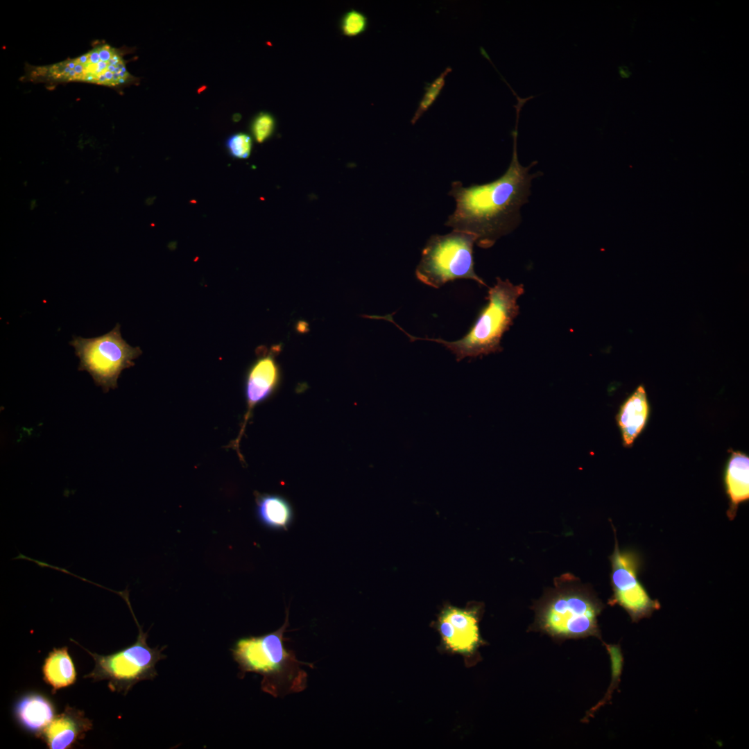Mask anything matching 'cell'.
<instances>
[{
  "mask_svg": "<svg viewBox=\"0 0 749 749\" xmlns=\"http://www.w3.org/2000/svg\"><path fill=\"white\" fill-rule=\"evenodd\" d=\"M513 135L512 160L506 171L498 179L483 184L463 186L454 181L449 195L456 201V209L445 225L454 230L472 234L476 243L482 248L492 247L501 236L513 231L521 222L520 209L528 202L531 181L540 172L530 173L528 166L519 162L517 151V111Z\"/></svg>",
  "mask_w": 749,
  "mask_h": 749,
  "instance_id": "obj_1",
  "label": "cell"
},
{
  "mask_svg": "<svg viewBox=\"0 0 749 749\" xmlns=\"http://www.w3.org/2000/svg\"><path fill=\"white\" fill-rule=\"evenodd\" d=\"M289 626V609L283 625L277 630L260 636L239 639L230 649L238 664L239 677L247 673L262 676L261 690L275 698L299 693L307 687V673L302 667L312 664L300 661L294 651L285 646L284 632Z\"/></svg>",
  "mask_w": 749,
  "mask_h": 749,
  "instance_id": "obj_2",
  "label": "cell"
},
{
  "mask_svg": "<svg viewBox=\"0 0 749 749\" xmlns=\"http://www.w3.org/2000/svg\"><path fill=\"white\" fill-rule=\"evenodd\" d=\"M603 607L588 585L571 574H563L535 603L532 628L558 640L590 636L600 639L598 617Z\"/></svg>",
  "mask_w": 749,
  "mask_h": 749,
  "instance_id": "obj_3",
  "label": "cell"
},
{
  "mask_svg": "<svg viewBox=\"0 0 749 749\" xmlns=\"http://www.w3.org/2000/svg\"><path fill=\"white\" fill-rule=\"evenodd\" d=\"M524 285L514 284L508 279L497 277L494 285L488 291V303L481 309L469 332L462 338L454 341L442 338H420L411 335L394 320V323L410 339L429 341L442 345L451 351L457 361L466 357H477L502 350L501 340L517 316L519 298L524 293Z\"/></svg>",
  "mask_w": 749,
  "mask_h": 749,
  "instance_id": "obj_4",
  "label": "cell"
},
{
  "mask_svg": "<svg viewBox=\"0 0 749 749\" xmlns=\"http://www.w3.org/2000/svg\"><path fill=\"white\" fill-rule=\"evenodd\" d=\"M125 53L105 42L73 58L42 66L26 65L25 80L55 85L81 82L121 89L136 84L137 78L128 70Z\"/></svg>",
  "mask_w": 749,
  "mask_h": 749,
  "instance_id": "obj_5",
  "label": "cell"
},
{
  "mask_svg": "<svg viewBox=\"0 0 749 749\" xmlns=\"http://www.w3.org/2000/svg\"><path fill=\"white\" fill-rule=\"evenodd\" d=\"M120 592L138 628L137 640L132 645L112 654L101 655L92 653L76 641L71 640L87 651L94 660L93 670L85 675V678H91L93 681L107 680L111 691L126 695L138 682L153 680L157 675L155 665L166 655L162 653L166 646L150 648L148 645V632L143 631L142 626L136 619L129 601L128 591Z\"/></svg>",
  "mask_w": 749,
  "mask_h": 749,
  "instance_id": "obj_6",
  "label": "cell"
},
{
  "mask_svg": "<svg viewBox=\"0 0 749 749\" xmlns=\"http://www.w3.org/2000/svg\"><path fill=\"white\" fill-rule=\"evenodd\" d=\"M475 237L467 232L454 230L444 235L431 236L424 247L415 276L422 283L439 289L458 279H472L486 286L474 271L473 246Z\"/></svg>",
  "mask_w": 749,
  "mask_h": 749,
  "instance_id": "obj_7",
  "label": "cell"
},
{
  "mask_svg": "<svg viewBox=\"0 0 749 749\" xmlns=\"http://www.w3.org/2000/svg\"><path fill=\"white\" fill-rule=\"evenodd\" d=\"M120 329V324L117 323L103 335L94 338L74 336L69 342L80 359L78 370L87 372L105 393L117 388L122 371L132 367L133 360L142 354L139 347H132L122 338Z\"/></svg>",
  "mask_w": 749,
  "mask_h": 749,
  "instance_id": "obj_8",
  "label": "cell"
},
{
  "mask_svg": "<svg viewBox=\"0 0 749 749\" xmlns=\"http://www.w3.org/2000/svg\"><path fill=\"white\" fill-rule=\"evenodd\" d=\"M614 531L615 545L610 557L611 562V585L612 595L608 603L621 607L630 616L632 622H638L644 618L650 617L654 611L660 608L657 600L652 599L637 578L641 560L639 555L631 550L621 551Z\"/></svg>",
  "mask_w": 749,
  "mask_h": 749,
  "instance_id": "obj_9",
  "label": "cell"
},
{
  "mask_svg": "<svg viewBox=\"0 0 749 749\" xmlns=\"http://www.w3.org/2000/svg\"><path fill=\"white\" fill-rule=\"evenodd\" d=\"M481 613L479 605L442 608L436 626L445 651L460 655L467 662L477 657L479 648L484 644L479 630Z\"/></svg>",
  "mask_w": 749,
  "mask_h": 749,
  "instance_id": "obj_10",
  "label": "cell"
},
{
  "mask_svg": "<svg viewBox=\"0 0 749 749\" xmlns=\"http://www.w3.org/2000/svg\"><path fill=\"white\" fill-rule=\"evenodd\" d=\"M275 356V353L272 351L268 354L259 356L250 367L246 375V411L238 436L228 446L237 451L241 460H243V457L239 451V443L252 411L257 405L275 393L280 381V370Z\"/></svg>",
  "mask_w": 749,
  "mask_h": 749,
  "instance_id": "obj_11",
  "label": "cell"
},
{
  "mask_svg": "<svg viewBox=\"0 0 749 749\" xmlns=\"http://www.w3.org/2000/svg\"><path fill=\"white\" fill-rule=\"evenodd\" d=\"M92 728V721L85 713L76 708L66 706L64 710L55 715L51 722L38 736L51 749H67L83 739Z\"/></svg>",
  "mask_w": 749,
  "mask_h": 749,
  "instance_id": "obj_12",
  "label": "cell"
},
{
  "mask_svg": "<svg viewBox=\"0 0 749 749\" xmlns=\"http://www.w3.org/2000/svg\"><path fill=\"white\" fill-rule=\"evenodd\" d=\"M648 413L646 393L644 388L639 386L621 405L617 414V420L624 446L632 445L644 429Z\"/></svg>",
  "mask_w": 749,
  "mask_h": 749,
  "instance_id": "obj_13",
  "label": "cell"
},
{
  "mask_svg": "<svg viewBox=\"0 0 749 749\" xmlns=\"http://www.w3.org/2000/svg\"><path fill=\"white\" fill-rule=\"evenodd\" d=\"M19 724L38 737L55 717L52 703L42 695L31 693L21 697L15 706Z\"/></svg>",
  "mask_w": 749,
  "mask_h": 749,
  "instance_id": "obj_14",
  "label": "cell"
},
{
  "mask_svg": "<svg viewBox=\"0 0 749 749\" xmlns=\"http://www.w3.org/2000/svg\"><path fill=\"white\" fill-rule=\"evenodd\" d=\"M725 483L730 503L728 510L730 519L735 517L738 506L749 497V458L740 451L732 453L728 461Z\"/></svg>",
  "mask_w": 749,
  "mask_h": 749,
  "instance_id": "obj_15",
  "label": "cell"
},
{
  "mask_svg": "<svg viewBox=\"0 0 749 749\" xmlns=\"http://www.w3.org/2000/svg\"><path fill=\"white\" fill-rule=\"evenodd\" d=\"M256 513L260 522L266 527L286 530L293 519L289 501L278 494L255 492Z\"/></svg>",
  "mask_w": 749,
  "mask_h": 749,
  "instance_id": "obj_16",
  "label": "cell"
},
{
  "mask_svg": "<svg viewBox=\"0 0 749 749\" xmlns=\"http://www.w3.org/2000/svg\"><path fill=\"white\" fill-rule=\"evenodd\" d=\"M44 681L52 687V694L76 682V672L67 647L54 648L42 666Z\"/></svg>",
  "mask_w": 749,
  "mask_h": 749,
  "instance_id": "obj_17",
  "label": "cell"
},
{
  "mask_svg": "<svg viewBox=\"0 0 749 749\" xmlns=\"http://www.w3.org/2000/svg\"><path fill=\"white\" fill-rule=\"evenodd\" d=\"M451 71V68L448 67L439 76L433 80L425 88V92L420 100L418 107L412 117L411 122L414 124L428 110L431 105L440 95L445 83L446 76Z\"/></svg>",
  "mask_w": 749,
  "mask_h": 749,
  "instance_id": "obj_18",
  "label": "cell"
},
{
  "mask_svg": "<svg viewBox=\"0 0 749 749\" xmlns=\"http://www.w3.org/2000/svg\"><path fill=\"white\" fill-rule=\"evenodd\" d=\"M367 17L356 10L346 12L341 23V29L347 36H356L363 33L368 28Z\"/></svg>",
  "mask_w": 749,
  "mask_h": 749,
  "instance_id": "obj_19",
  "label": "cell"
},
{
  "mask_svg": "<svg viewBox=\"0 0 749 749\" xmlns=\"http://www.w3.org/2000/svg\"><path fill=\"white\" fill-rule=\"evenodd\" d=\"M252 146V140L250 135L239 132L231 135L226 141V147L230 155L238 159L249 157Z\"/></svg>",
  "mask_w": 749,
  "mask_h": 749,
  "instance_id": "obj_20",
  "label": "cell"
},
{
  "mask_svg": "<svg viewBox=\"0 0 749 749\" xmlns=\"http://www.w3.org/2000/svg\"><path fill=\"white\" fill-rule=\"evenodd\" d=\"M275 126L273 117L267 112L258 114L253 119L251 124L252 133L257 142H263L269 138Z\"/></svg>",
  "mask_w": 749,
  "mask_h": 749,
  "instance_id": "obj_21",
  "label": "cell"
}]
</instances>
